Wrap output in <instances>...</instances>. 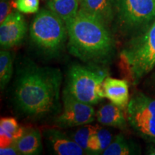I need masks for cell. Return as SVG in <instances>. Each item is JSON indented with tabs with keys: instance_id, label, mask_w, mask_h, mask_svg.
I'll return each instance as SVG.
<instances>
[{
	"instance_id": "obj_1",
	"label": "cell",
	"mask_w": 155,
	"mask_h": 155,
	"mask_svg": "<svg viewBox=\"0 0 155 155\" xmlns=\"http://www.w3.org/2000/svg\"><path fill=\"white\" fill-rule=\"evenodd\" d=\"M61 70L41 66L27 61L17 68L14 101L19 111L30 119L40 120L61 111Z\"/></svg>"
},
{
	"instance_id": "obj_2",
	"label": "cell",
	"mask_w": 155,
	"mask_h": 155,
	"mask_svg": "<svg viewBox=\"0 0 155 155\" xmlns=\"http://www.w3.org/2000/svg\"><path fill=\"white\" fill-rule=\"evenodd\" d=\"M68 49L71 55L88 63H106L115 50V42L108 26L79 9L76 16L65 22Z\"/></svg>"
},
{
	"instance_id": "obj_3",
	"label": "cell",
	"mask_w": 155,
	"mask_h": 155,
	"mask_svg": "<svg viewBox=\"0 0 155 155\" xmlns=\"http://www.w3.org/2000/svg\"><path fill=\"white\" fill-rule=\"evenodd\" d=\"M124 68L134 84L155 66V19L144 31L127 43L120 53Z\"/></svg>"
},
{
	"instance_id": "obj_4",
	"label": "cell",
	"mask_w": 155,
	"mask_h": 155,
	"mask_svg": "<svg viewBox=\"0 0 155 155\" xmlns=\"http://www.w3.org/2000/svg\"><path fill=\"white\" fill-rule=\"evenodd\" d=\"M33 45L44 55H58L68 38L65 23L50 9H41L34 17L30 28Z\"/></svg>"
},
{
	"instance_id": "obj_5",
	"label": "cell",
	"mask_w": 155,
	"mask_h": 155,
	"mask_svg": "<svg viewBox=\"0 0 155 155\" xmlns=\"http://www.w3.org/2000/svg\"><path fill=\"white\" fill-rule=\"evenodd\" d=\"M107 76L105 70L74 64L68 71L64 92L81 102L94 105L105 98L103 82Z\"/></svg>"
},
{
	"instance_id": "obj_6",
	"label": "cell",
	"mask_w": 155,
	"mask_h": 155,
	"mask_svg": "<svg viewBox=\"0 0 155 155\" xmlns=\"http://www.w3.org/2000/svg\"><path fill=\"white\" fill-rule=\"evenodd\" d=\"M127 119L137 135L155 144V99L142 93L134 95L127 107Z\"/></svg>"
},
{
	"instance_id": "obj_7",
	"label": "cell",
	"mask_w": 155,
	"mask_h": 155,
	"mask_svg": "<svg viewBox=\"0 0 155 155\" xmlns=\"http://www.w3.org/2000/svg\"><path fill=\"white\" fill-rule=\"evenodd\" d=\"M122 28L135 30L155 19V0H113Z\"/></svg>"
},
{
	"instance_id": "obj_8",
	"label": "cell",
	"mask_w": 155,
	"mask_h": 155,
	"mask_svg": "<svg viewBox=\"0 0 155 155\" xmlns=\"http://www.w3.org/2000/svg\"><path fill=\"white\" fill-rule=\"evenodd\" d=\"M63 109L56 118L55 125L58 127L71 128L92 123L95 119V111L92 105L75 99L63 91Z\"/></svg>"
},
{
	"instance_id": "obj_9",
	"label": "cell",
	"mask_w": 155,
	"mask_h": 155,
	"mask_svg": "<svg viewBox=\"0 0 155 155\" xmlns=\"http://www.w3.org/2000/svg\"><path fill=\"white\" fill-rule=\"evenodd\" d=\"M28 31L27 22L20 12L13 11L0 25V45L7 50L22 42Z\"/></svg>"
},
{
	"instance_id": "obj_10",
	"label": "cell",
	"mask_w": 155,
	"mask_h": 155,
	"mask_svg": "<svg viewBox=\"0 0 155 155\" xmlns=\"http://www.w3.org/2000/svg\"><path fill=\"white\" fill-rule=\"evenodd\" d=\"M43 135L48 146L57 155L86 154L81 147L70 136L57 129H47Z\"/></svg>"
},
{
	"instance_id": "obj_11",
	"label": "cell",
	"mask_w": 155,
	"mask_h": 155,
	"mask_svg": "<svg viewBox=\"0 0 155 155\" xmlns=\"http://www.w3.org/2000/svg\"><path fill=\"white\" fill-rule=\"evenodd\" d=\"M105 98L120 108H127L129 102V83L126 80L107 76L103 82Z\"/></svg>"
},
{
	"instance_id": "obj_12",
	"label": "cell",
	"mask_w": 155,
	"mask_h": 155,
	"mask_svg": "<svg viewBox=\"0 0 155 155\" xmlns=\"http://www.w3.org/2000/svg\"><path fill=\"white\" fill-rule=\"evenodd\" d=\"M13 144L19 155L40 154L42 149L41 133L36 128H25L22 134L14 141Z\"/></svg>"
},
{
	"instance_id": "obj_13",
	"label": "cell",
	"mask_w": 155,
	"mask_h": 155,
	"mask_svg": "<svg viewBox=\"0 0 155 155\" xmlns=\"http://www.w3.org/2000/svg\"><path fill=\"white\" fill-rule=\"evenodd\" d=\"M80 10L92 15L108 26L114 18L113 0H82Z\"/></svg>"
},
{
	"instance_id": "obj_14",
	"label": "cell",
	"mask_w": 155,
	"mask_h": 155,
	"mask_svg": "<svg viewBox=\"0 0 155 155\" xmlns=\"http://www.w3.org/2000/svg\"><path fill=\"white\" fill-rule=\"evenodd\" d=\"M96 119L103 125L119 129L127 128L128 122L123 112V108L113 103L102 106L97 111Z\"/></svg>"
},
{
	"instance_id": "obj_15",
	"label": "cell",
	"mask_w": 155,
	"mask_h": 155,
	"mask_svg": "<svg viewBox=\"0 0 155 155\" xmlns=\"http://www.w3.org/2000/svg\"><path fill=\"white\" fill-rule=\"evenodd\" d=\"M25 127H19L17 120L12 117L2 118L0 120V145L7 147L18 139L24 131Z\"/></svg>"
},
{
	"instance_id": "obj_16",
	"label": "cell",
	"mask_w": 155,
	"mask_h": 155,
	"mask_svg": "<svg viewBox=\"0 0 155 155\" xmlns=\"http://www.w3.org/2000/svg\"><path fill=\"white\" fill-rule=\"evenodd\" d=\"M78 0H48L47 6L50 11L65 22L76 16L78 12Z\"/></svg>"
},
{
	"instance_id": "obj_17",
	"label": "cell",
	"mask_w": 155,
	"mask_h": 155,
	"mask_svg": "<svg viewBox=\"0 0 155 155\" xmlns=\"http://www.w3.org/2000/svg\"><path fill=\"white\" fill-rule=\"evenodd\" d=\"M113 141V136L109 131L99 128L98 131L91 137L88 145V154H103Z\"/></svg>"
},
{
	"instance_id": "obj_18",
	"label": "cell",
	"mask_w": 155,
	"mask_h": 155,
	"mask_svg": "<svg viewBox=\"0 0 155 155\" xmlns=\"http://www.w3.org/2000/svg\"><path fill=\"white\" fill-rule=\"evenodd\" d=\"M13 74V55L7 50L0 52V88L3 91Z\"/></svg>"
},
{
	"instance_id": "obj_19",
	"label": "cell",
	"mask_w": 155,
	"mask_h": 155,
	"mask_svg": "<svg viewBox=\"0 0 155 155\" xmlns=\"http://www.w3.org/2000/svg\"><path fill=\"white\" fill-rule=\"evenodd\" d=\"M134 154H137L135 147L130 144V143L121 134L116 136L103 153L104 155H129Z\"/></svg>"
},
{
	"instance_id": "obj_20",
	"label": "cell",
	"mask_w": 155,
	"mask_h": 155,
	"mask_svg": "<svg viewBox=\"0 0 155 155\" xmlns=\"http://www.w3.org/2000/svg\"><path fill=\"white\" fill-rule=\"evenodd\" d=\"M98 126L89 124L83 125L80 129H77L70 137L83 149L85 154H88V145L91 137L98 131Z\"/></svg>"
},
{
	"instance_id": "obj_21",
	"label": "cell",
	"mask_w": 155,
	"mask_h": 155,
	"mask_svg": "<svg viewBox=\"0 0 155 155\" xmlns=\"http://www.w3.org/2000/svg\"><path fill=\"white\" fill-rule=\"evenodd\" d=\"M40 0H15L13 7L20 12L25 14H33L39 10Z\"/></svg>"
},
{
	"instance_id": "obj_22",
	"label": "cell",
	"mask_w": 155,
	"mask_h": 155,
	"mask_svg": "<svg viewBox=\"0 0 155 155\" xmlns=\"http://www.w3.org/2000/svg\"><path fill=\"white\" fill-rule=\"evenodd\" d=\"M12 0H0V22H2L12 12Z\"/></svg>"
},
{
	"instance_id": "obj_23",
	"label": "cell",
	"mask_w": 155,
	"mask_h": 155,
	"mask_svg": "<svg viewBox=\"0 0 155 155\" xmlns=\"http://www.w3.org/2000/svg\"><path fill=\"white\" fill-rule=\"evenodd\" d=\"M0 154L1 155H19L17 149L13 143L7 147H0Z\"/></svg>"
},
{
	"instance_id": "obj_24",
	"label": "cell",
	"mask_w": 155,
	"mask_h": 155,
	"mask_svg": "<svg viewBox=\"0 0 155 155\" xmlns=\"http://www.w3.org/2000/svg\"><path fill=\"white\" fill-rule=\"evenodd\" d=\"M147 153L148 154L155 155V144H152V145L149 147Z\"/></svg>"
},
{
	"instance_id": "obj_25",
	"label": "cell",
	"mask_w": 155,
	"mask_h": 155,
	"mask_svg": "<svg viewBox=\"0 0 155 155\" xmlns=\"http://www.w3.org/2000/svg\"><path fill=\"white\" fill-rule=\"evenodd\" d=\"M78 1H79V2H81V1H82V0H78Z\"/></svg>"
}]
</instances>
